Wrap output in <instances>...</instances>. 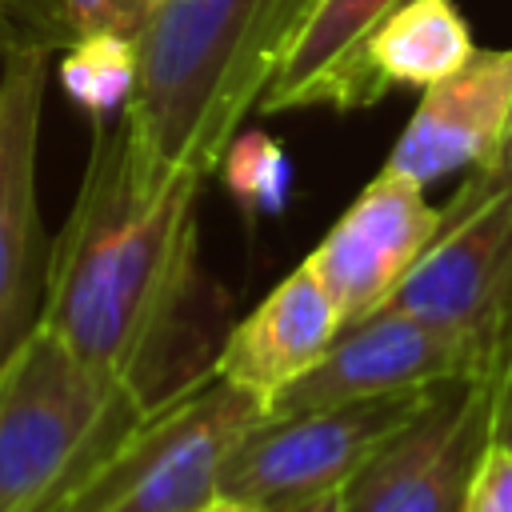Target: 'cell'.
Wrapping results in <instances>:
<instances>
[{"label": "cell", "mask_w": 512, "mask_h": 512, "mask_svg": "<svg viewBox=\"0 0 512 512\" xmlns=\"http://www.w3.org/2000/svg\"><path fill=\"white\" fill-rule=\"evenodd\" d=\"M92 148L72 212L52 240L40 324L92 372L128 388L144 408L188 380L196 196L204 180L160 176L128 116L88 124Z\"/></svg>", "instance_id": "6da1fadb"}, {"label": "cell", "mask_w": 512, "mask_h": 512, "mask_svg": "<svg viewBox=\"0 0 512 512\" xmlns=\"http://www.w3.org/2000/svg\"><path fill=\"white\" fill-rule=\"evenodd\" d=\"M316 0H160L128 124L160 176H216Z\"/></svg>", "instance_id": "7a4b0ae2"}, {"label": "cell", "mask_w": 512, "mask_h": 512, "mask_svg": "<svg viewBox=\"0 0 512 512\" xmlns=\"http://www.w3.org/2000/svg\"><path fill=\"white\" fill-rule=\"evenodd\" d=\"M144 412L40 324L0 372V512L56 504Z\"/></svg>", "instance_id": "3957f363"}, {"label": "cell", "mask_w": 512, "mask_h": 512, "mask_svg": "<svg viewBox=\"0 0 512 512\" xmlns=\"http://www.w3.org/2000/svg\"><path fill=\"white\" fill-rule=\"evenodd\" d=\"M264 404L216 368L152 404L64 496L60 512H196Z\"/></svg>", "instance_id": "277c9868"}, {"label": "cell", "mask_w": 512, "mask_h": 512, "mask_svg": "<svg viewBox=\"0 0 512 512\" xmlns=\"http://www.w3.org/2000/svg\"><path fill=\"white\" fill-rule=\"evenodd\" d=\"M432 396L396 392L376 400L328 404L292 416H260L224 464L220 492L252 500L268 512H288L320 492L344 488Z\"/></svg>", "instance_id": "5b68a950"}, {"label": "cell", "mask_w": 512, "mask_h": 512, "mask_svg": "<svg viewBox=\"0 0 512 512\" xmlns=\"http://www.w3.org/2000/svg\"><path fill=\"white\" fill-rule=\"evenodd\" d=\"M52 48L0 32V372L40 328L52 244L36 208V148Z\"/></svg>", "instance_id": "8992f818"}, {"label": "cell", "mask_w": 512, "mask_h": 512, "mask_svg": "<svg viewBox=\"0 0 512 512\" xmlns=\"http://www.w3.org/2000/svg\"><path fill=\"white\" fill-rule=\"evenodd\" d=\"M488 440V380H444L344 484V512H464L468 480Z\"/></svg>", "instance_id": "52a82bcc"}, {"label": "cell", "mask_w": 512, "mask_h": 512, "mask_svg": "<svg viewBox=\"0 0 512 512\" xmlns=\"http://www.w3.org/2000/svg\"><path fill=\"white\" fill-rule=\"evenodd\" d=\"M484 372H488V348L388 304L356 324H344L332 348L292 388H284L264 408V416H292L328 404L420 392L444 380L484 376Z\"/></svg>", "instance_id": "ba28073f"}, {"label": "cell", "mask_w": 512, "mask_h": 512, "mask_svg": "<svg viewBox=\"0 0 512 512\" xmlns=\"http://www.w3.org/2000/svg\"><path fill=\"white\" fill-rule=\"evenodd\" d=\"M424 192V184L380 168L324 232V240L304 256L336 296L344 324L388 308L408 272L432 248L440 232V208H432Z\"/></svg>", "instance_id": "9c48e42d"}, {"label": "cell", "mask_w": 512, "mask_h": 512, "mask_svg": "<svg viewBox=\"0 0 512 512\" xmlns=\"http://www.w3.org/2000/svg\"><path fill=\"white\" fill-rule=\"evenodd\" d=\"M396 308L488 348L512 312V196H492L460 216H440V232L408 272Z\"/></svg>", "instance_id": "30bf717a"}, {"label": "cell", "mask_w": 512, "mask_h": 512, "mask_svg": "<svg viewBox=\"0 0 512 512\" xmlns=\"http://www.w3.org/2000/svg\"><path fill=\"white\" fill-rule=\"evenodd\" d=\"M472 52L476 40L456 0H404L384 20H376L340 64L308 80L292 96L288 112H356L380 104L392 92H424L468 64Z\"/></svg>", "instance_id": "8fae6325"}, {"label": "cell", "mask_w": 512, "mask_h": 512, "mask_svg": "<svg viewBox=\"0 0 512 512\" xmlns=\"http://www.w3.org/2000/svg\"><path fill=\"white\" fill-rule=\"evenodd\" d=\"M512 120V48H476L468 64L420 92L384 168L436 184L492 160Z\"/></svg>", "instance_id": "7c38bea8"}, {"label": "cell", "mask_w": 512, "mask_h": 512, "mask_svg": "<svg viewBox=\"0 0 512 512\" xmlns=\"http://www.w3.org/2000/svg\"><path fill=\"white\" fill-rule=\"evenodd\" d=\"M344 332V312L316 268L296 264L240 324L228 328L212 368L264 408L292 388Z\"/></svg>", "instance_id": "4fadbf2b"}, {"label": "cell", "mask_w": 512, "mask_h": 512, "mask_svg": "<svg viewBox=\"0 0 512 512\" xmlns=\"http://www.w3.org/2000/svg\"><path fill=\"white\" fill-rule=\"evenodd\" d=\"M404 0H316V8L308 12L300 36L292 40L272 88L264 92L260 100V112H288L292 96L316 80L320 72H328L332 64H340L356 44L360 36L384 20L392 8H400Z\"/></svg>", "instance_id": "5bb4252c"}, {"label": "cell", "mask_w": 512, "mask_h": 512, "mask_svg": "<svg viewBox=\"0 0 512 512\" xmlns=\"http://www.w3.org/2000/svg\"><path fill=\"white\" fill-rule=\"evenodd\" d=\"M156 4L160 0H0V20L8 32L56 52L88 36L140 40L156 16Z\"/></svg>", "instance_id": "9a60e30c"}, {"label": "cell", "mask_w": 512, "mask_h": 512, "mask_svg": "<svg viewBox=\"0 0 512 512\" xmlns=\"http://www.w3.org/2000/svg\"><path fill=\"white\" fill-rule=\"evenodd\" d=\"M64 96L88 116V124L116 120L128 112L140 80V40L128 36H88L64 48L56 64Z\"/></svg>", "instance_id": "2e32d148"}, {"label": "cell", "mask_w": 512, "mask_h": 512, "mask_svg": "<svg viewBox=\"0 0 512 512\" xmlns=\"http://www.w3.org/2000/svg\"><path fill=\"white\" fill-rule=\"evenodd\" d=\"M220 180L228 188V196L236 200L240 212L248 216H280L288 208V196H292V160L288 152L280 148V140H272L268 132H256V128H244L224 160H220Z\"/></svg>", "instance_id": "e0dca14e"}, {"label": "cell", "mask_w": 512, "mask_h": 512, "mask_svg": "<svg viewBox=\"0 0 512 512\" xmlns=\"http://www.w3.org/2000/svg\"><path fill=\"white\" fill-rule=\"evenodd\" d=\"M464 512H512V448L508 444L488 440V448L480 452L468 480Z\"/></svg>", "instance_id": "ac0fdd59"}, {"label": "cell", "mask_w": 512, "mask_h": 512, "mask_svg": "<svg viewBox=\"0 0 512 512\" xmlns=\"http://www.w3.org/2000/svg\"><path fill=\"white\" fill-rule=\"evenodd\" d=\"M492 196H512V120H508V132H504L500 148L492 152V160L480 164L456 188V196L440 208V216H460V212H468V208H476V204H484Z\"/></svg>", "instance_id": "d6986e66"}, {"label": "cell", "mask_w": 512, "mask_h": 512, "mask_svg": "<svg viewBox=\"0 0 512 512\" xmlns=\"http://www.w3.org/2000/svg\"><path fill=\"white\" fill-rule=\"evenodd\" d=\"M484 380H488V404H492V440L512 448V312L492 340V360Z\"/></svg>", "instance_id": "ffe728a7"}, {"label": "cell", "mask_w": 512, "mask_h": 512, "mask_svg": "<svg viewBox=\"0 0 512 512\" xmlns=\"http://www.w3.org/2000/svg\"><path fill=\"white\" fill-rule=\"evenodd\" d=\"M196 512H268V508H260V504H252V500H240V496H228V492H216L204 508H196Z\"/></svg>", "instance_id": "44dd1931"}, {"label": "cell", "mask_w": 512, "mask_h": 512, "mask_svg": "<svg viewBox=\"0 0 512 512\" xmlns=\"http://www.w3.org/2000/svg\"><path fill=\"white\" fill-rule=\"evenodd\" d=\"M288 512H344V488L320 492V496H312V500H304V504H296Z\"/></svg>", "instance_id": "7402d4cb"}, {"label": "cell", "mask_w": 512, "mask_h": 512, "mask_svg": "<svg viewBox=\"0 0 512 512\" xmlns=\"http://www.w3.org/2000/svg\"><path fill=\"white\" fill-rule=\"evenodd\" d=\"M68 492H72V488H68ZM68 492H64V496H68ZM64 496H60V500H56V504H48V508H44V512H60V508H64Z\"/></svg>", "instance_id": "603a6c76"}]
</instances>
